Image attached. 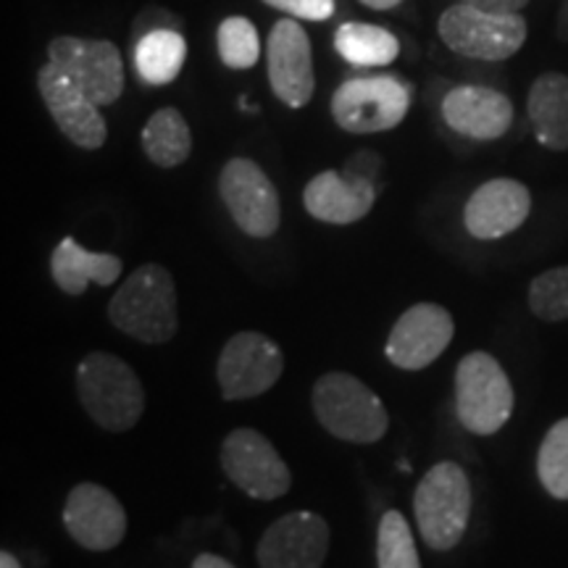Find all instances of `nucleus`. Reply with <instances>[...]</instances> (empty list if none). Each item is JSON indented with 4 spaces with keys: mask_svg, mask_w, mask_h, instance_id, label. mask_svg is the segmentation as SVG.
<instances>
[{
    "mask_svg": "<svg viewBox=\"0 0 568 568\" xmlns=\"http://www.w3.org/2000/svg\"><path fill=\"white\" fill-rule=\"evenodd\" d=\"M176 284L169 268L145 264L122 282L109 303V318L119 332L145 345L172 343L180 329Z\"/></svg>",
    "mask_w": 568,
    "mask_h": 568,
    "instance_id": "f257e3e1",
    "label": "nucleus"
},
{
    "mask_svg": "<svg viewBox=\"0 0 568 568\" xmlns=\"http://www.w3.org/2000/svg\"><path fill=\"white\" fill-rule=\"evenodd\" d=\"M77 395L84 414L105 432L132 429L145 410V389L134 368L105 351H92L80 361Z\"/></svg>",
    "mask_w": 568,
    "mask_h": 568,
    "instance_id": "f03ea898",
    "label": "nucleus"
},
{
    "mask_svg": "<svg viewBox=\"0 0 568 568\" xmlns=\"http://www.w3.org/2000/svg\"><path fill=\"white\" fill-rule=\"evenodd\" d=\"M311 406L318 424L343 443L374 445L389 429V414L379 395L347 372L318 376L311 393Z\"/></svg>",
    "mask_w": 568,
    "mask_h": 568,
    "instance_id": "7ed1b4c3",
    "label": "nucleus"
},
{
    "mask_svg": "<svg viewBox=\"0 0 568 568\" xmlns=\"http://www.w3.org/2000/svg\"><path fill=\"white\" fill-rule=\"evenodd\" d=\"M471 506L474 489L466 468L453 460L432 466L414 495V516L424 542L437 552L458 548L468 529Z\"/></svg>",
    "mask_w": 568,
    "mask_h": 568,
    "instance_id": "20e7f679",
    "label": "nucleus"
},
{
    "mask_svg": "<svg viewBox=\"0 0 568 568\" xmlns=\"http://www.w3.org/2000/svg\"><path fill=\"white\" fill-rule=\"evenodd\" d=\"M516 395L495 355L474 351L456 368V416L471 435H497L514 414Z\"/></svg>",
    "mask_w": 568,
    "mask_h": 568,
    "instance_id": "39448f33",
    "label": "nucleus"
},
{
    "mask_svg": "<svg viewBox=\"0 0 568 568\" xmlns=\"http://www.w3.org/2000/svg\"><path fill=\"white\" fill-rule=\"evenodd\" d=\"M414 88L395 74L345 80L332 95V119L347 134L395 130L408 116Z\"/></svg>",
    "mask_w": 568,
    "mask_h": 568,
    "instance_id": "423d86ee",
    "label": "nucleus"
},
{
    "mask_svg": "<svg viewBox=\"0 0 568 568\" xmlns=\"http://www.w3.org/2000/svg\"><path fill=\"white\" fill-rule=\"evenodd\" d=\"M437 32L445 45L464 59L506 61L527 42V21L521 13L456 3L439 17Z\"/></svg>",
    "mask_w": 568,
    "mask_h": 568,
    "instance_id": "0eeeda50",
    "label": "nucleus"
},
{
    "mask_svg": "<svg viewBox=\"0 0 568 568\" xmlns=\"http://www.w3.org/2000/svg\"><path fill=\"white\" fill-rule=\"evenodd\" d=\"M48 61L55 63L98 105H113L124 92V61L116 42L59 34L48 42Z\"/></svg>",
    "mask_w": 568,
    "mask_h": 568,
    "instance_id": "6e6552de",
    "label": "nucleus"
},
{
    "mask_svg": "<svg viewBox=\"0 0 568 568\" xmlns=\"http://www.w3.org/2000/svg\"><path fill=\"white\" fill-rule=\"evenodd\" d=\"M219 193L232 222L247 237L266 240L280 230L282 205L274 182L253 159H232L219 174Z\"/></svg>",
    "mask_w": 568,
    "mask_h": 568,
    "instance_id": "1a4fd4ad",
    "label": "nucleus"
},
{
    "mask_svg": "<svg viewBox=\"0 0 568 568\" xmlns=\"http://www.w3.org/2000/svg\"><path fill=\"white\" fill-rule=\"evenodd\" d=\"M222 468L234 487L255 500H276L293 487V474L261 432L232 429L222 443Z\"/></svg>",
    "mask_w": 568,
    "mask_h": 568,
    "instance_id": "9d476101",
    "label": "nucleus"
},
{
    "mask_svg": "<svg viewBox=\"0 0 568 568\" xmlns=\"http://www.w3.org/2000/svg\"><path fill=\"white\" fill-rule=\"evenodd\" d=\"M284 374V353L261 332H237L219 355V389L224 400H251L272 389Z\"/></svg>",
    "mask_w": 568,
    "mask_h": 568,
    "instance_id": "9b49d317",
    "label": "nucleus"
},
{
    "mask_svg": "<svg viewBox=\"0 0 568 568\" xmlns=\"http://www.w3.org/2000/svg\"><path fill=\"white\" fill-rule=\"evenodd\" d=\"M266 71L276 101L287 109H305L314 98V51L301 21H276L266 40Z\"/></svg>",
    "mask_w": 568,
    "mask_h": 568,
    "instance_id": "f8f14e48",
    "label": "nucleus"
},
{
    "mask_svg": "<svg viewBox=\"0 0 568 568\" xmlns=\"http://www.w3.org/2000/svg\"><path fill=\"white\" fill-rule=\"evenodd\" d=\"M456 335L453 314L437 303H416L389 329L385 355L403 372H422L447 351Z\"/></svg>",
    "mask_w": 568,
    "mask_h": 568,
    "instance_id": "ddd939ff",
    "label": "nucleus"
},
{
    "mask_svg": "<svg viewBox=\"0 0 568 568\" xmlns=\"http://www.w3.org/2000/svg\"><path fill=\"white\" fill-rule=\"evenodd\" d=\"M38 90L63 138L82 151H98L105 145L109 124H105L101 105L92 101L88 92L77 88L55 63L48 61L38 71Z\"/></svg>",
    "mask_w": 568,
    "mask_h": 568,
    "instance_id": "4468645a",
    "label": "nucleus"
},
{
    "mask_svg": "<svg viewBox=\"0 0 568 568\" xmlns=\"http://www.w3.org/2000/svg\"><path fill=\"white\" fill-rule=\"evenodd\" d=\"M63 527L84 550H113L126 535V510L111 489L82 481L71 489L63 506Z\"/></svg>",
    "mask_w": 568,
    "mask_h": 568,
    "instance_id": "2eb2a0df",
    "label": "nucleus"
},
{
    "mask_svg": "<svg viewBox=\"0 0 568 568\" xmlns=\"http://www.w3.org/2000/svg\"><path fill=\"white\" fill-rule=\"evenodd\" d=\"M329 552V527L314 510L276 518L258 542L261 568H322Z\"/></svg>",
    "mask_w": 568,
    "mask_h": 568,
    "instance_id": "dca6fc26",
    "label": "nucleus"
},
{
    "mask_svg": "<svg viewBox=\"0 0 568 568\" xmlns=\"http://www.w3.org/2000/svg\"><path fill=\"white\" fill-rule=\"evenodd\" d=\"M531 211V193L527 184L497 176L479 184L466 201V232L477 240H500L527 222Z\"/></svg>",
    "mask_w": 568,
    "mask_h": 568,
    "instance_id": "f3484780",
    "label": "nucleus"
},
{
    "mask_svg": "<svg viewBox=\"0 0 568 568\" xmlns=\"http://www.w3.org/2000/svg\"><path fill=\"white\" fill-rule=\"evenodd\" d=\"M443 119L460 138L481 142L500 140L514 124V103L500 90L458 84L443 98Z\"/></svg>",
    "mask_w": 568,
    "mask_h": 568,
    "instance_id": "a211bd4d",
    "label": "nucleus"
},
{
    "mask_svg": "<svg viewBox=\"0 0 568 568\" xmlns=\"http://www.w3.org/2000/svg\"><path fill=\"white\" fill-rule=\"evenodd\" d=\"M376 187L366 174L343 176L339 172H322L305 184L303 205L316 222L355 224L374 209Z\"/></svg>",
    "mask_w": 568,
    "mask_h": 568,
    "instance_id": "6ab92c4d",
    "label": "nucleus"
},
{
    "mask_svg": "<svg viewBox=\"0 0 568 568\" xmlns=\"http://www.w3.org/2000/svg\"><path fill=\"white\" fill-rule=\"evenodd\" d=\"M122 258L111 253H90L74 237H63L51 253V276L61 293L84 295L92 282L109 287L122 276Z\"/></svg>",
    "mask_w": 568,
    "mask_h": 568,
    "instance_id": "aec40b11",
    "label": "nucleus"
},
{
    "mask_svg": "<svg viewBox=\"0 0 568 568\" xmlns=\"http://www.w3.org/2000/svg\"><path fill=\"white\" fill-rule=\"evenodd\" d=\"M531 132L548 151H568V77L558 71L537 77L527 98Z\"/></svg>",
    "mask_w": 568,
    "mask_h": 568,
    "instance_id": "412c9836",
    "label": "nucleus"
},
{
    "mask_svg": "<svg viewBox=\"0 0 568 568\" xmlns=\"http://www.w3.org/2000/svg\"><path fill=\"white\" fill-rule=\"evenodd\" d=\"M184 59H187V40L176 27L155 24L134 38V74L151 88L172 84L182 74Z\"/></svg>",
    "mask_w": 568,
    "mask_h": 568,
    "instance_id": "4be33fe9",
    "label": "nucleus"
},
{
    "mask_svg": "<svg viewBox=\"0 0 568 568\" xmlns=\"http://www.w3.org/2000/svg\"><path fill=\"white\" fill-rule=\"evenodd\" d=\"M142 151L159 169H176L193 153V132L180 109H159L142 126Z\"/></svg>",
    "mask_w": 568,
    "mask_h": 568,
    "instance_id": "5701e85b",
    "label": "nucleus"
},
{
    "mask_svg": "<svg viewBox=\"0 0 568 568\" xmlns=\"http://www.w3.org/2000/svg\"><path fill=\"white\" fill-rule=\"evenodd\" d=\"M335 51L355 69H379L400 55V40L379 24L345 21L335 32Z\"/></svg>",
    "mask_w": 568,
    "mask_h": 568,
    "instance_id": "b1692460",
    "label": "nucleus"
},
{
    "mask_svg": "<svg viewBox=\"0 0 568 568\" xmlns=\"http://www.w3.org/2000/svg\"><path fill=\"white\" fill-rule=\"evenodd\" d=\"M216 51L224 67L253 69L261 59V38L247 17H226L216 30Z\"/></svg>",
    "mask_w": 568,
    "mask_h": 568,
    "instance_id": "393cba45",
    "label": "nucleus"
},
{
    "mask_svg": "<svg viewBox=\"0 0 568 568\" xmlns=\"http://www.w3.org/2000/svg\"><path fill=\"white\" fill-rule=\"evenodd\" d=\"M376 566L379 568H422L414 535L400 510H385L376 535Z\"/></svg>",
    "mask_w": 568,
    "mask_h": 568,
    "instance_id": "a878e982",
    "label": "nucleus"
},
{
    "mask_svg": "<svg viewBox=\"0 0 568 568\" xmlns=\"http://www.w3.org/2000/svg\"><path fill=\"white\" fill-rule=\"evenodd\" d=\"M537 477L548 495L568 500V418L552 424L539 445Z\"/></svg>",
    "mask_w": 568,
    "mask_h": 568,
    "instance_id": "bb28decb",
    "label": "nucleus"
},
{
    "mask_svg": "<svg viewBox=\"0 0 568 568\" xmlns=\"http://www.w3.org/2000/svg\"><path fill=\"white\" fill-rule=\"evenodd\" d=\"M529 311L539 322H568V266L550 268L531 280Z\"/></svg>",
    "mask_w": 568,
    "mask_h": 568,
    "instance_id": "cd10ccee",
    "label": "nucleus"
},
{
    "mask_svg": "<svg viewBox=\"0 0 568 568\" xmlns=\"http://www.w3.org/2000/svg\"><path fill=\"white\" fill-rule=\"evenodd\" d=\"M264 3L301 21H326L335 13V0H264Z\"/></svg>",
    "mask_w": 568,
    "mask_h": 568,
    "instance_id": "c85d7f7f",
    "label": "nucleus"
},
{
    "mask_svg": "<svg viewBox=\"0 0 568 568\" xmlns=\"http://www.w3.org/2000/svg\"><path fill=\"white\" fill-rule=\"evenodd\" d=\"M460 3L479 6V9H487V11H510V13H521V9H524V6L529 3V0H460Z\"/></svg>",
    "mask_w": 568,
    "mask_h": 568,
    "instance_id": "c756f323",
    "label": "nucleus"
},
{
    "mask_svg": "<svg viewBox=\"0 0 568 568\" xmlns=\"http://www.w3.org/2000/svg\"><path fill=\"white\" fill-rule=\"evenodd\" d=\"M193 568H234V566L230 564V560L213 556V552H203V556L195 558Z\"/></svg>",
    "mask_w": 568,
    "mask_h": 568,
    "instance_id": "7c9ffc66",
    "label": "nucleus"
},
{
    "mask_svg": "<svg viewBox=\"0 0 568 568\" xmlns=\"http://www.w3.org/2000/svg\"><path fill=\"white\" fill-rule=\"evenodd\" d=\"M361 3L368 6V9H374V11H389V9H397L403 0H361Z\"/></svg>",
    "mask_w": 568,
    "mask_h": 568,
    "instance_id": "2f4dec72",
    "label": "nucleus"
},
{
    "mask_svg": "<svg viewBox=\"0 0 568 568\" xmlns=\"http://www.w3.org/2000/svg\"><path fill=\"white\" fill-rule=\"evenodd\" d=\"M0 568H21L19 560L11 552H0Z\"/></svg>",
    "mask_w": 568,
    "mask_h": 568,
    "instance_id": "473e14b6",
    "label": "nucleus"
}]
</instances>
